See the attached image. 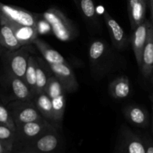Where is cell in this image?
Masks as SVG:
<instances>
[{
	"instance_id": "cell-4",
	"label": "cell",
	"mask_w": 153,
	"mask_h": 153,
	"mask_svg": "<svg viewBox=\"0 0 153 153\" xmlns=\"http://www.w3.org/2000/svg\"><path fill=\"white\" fill-rule=\"evenodd\" d=\"M52 130H59V125L46 119L27 123L16 127V140H20L27 143Z\"/></svg>"
},
{
	"instance_id": "cell-1",
	"label": "cell",
	"mask_w": 153,
	"mask_h": 153,
	"mask_svg": "<svg viewBox=\"0 0 153 153\" xmlns=\"http://www.w3.org/2000/svg\"><path fill=\"white\" fill-rule=\"evenodd\" d=\"M49 22L52 34L62 42L72 41L79 34V31L71 19H69L60 9L51 7L42 13Z\"/></svg>"
},
{
	"instance_id": "cell-27",
	"label": "cell",
	"mask_w": 153,
	"mask_h": 153,
	"mask_svg": "<svg viewBox=\"0 0 153 153\" xmlns=\"http://www.w3.org/2000/svg\"><path fill=\"white\" fill-rule=\"evenodd\" d=\"M16 139V131L6 126L0 124V140L14 145Z\"/></svg>"
},
{
	"instance_id": "cell-23",
	"label": "cell",
	"mask_w": 153,
	"mask_h": 153,
	"mask_svg": "<svg viewBox=\"0 0 153 153\" xmlns=\"http://www.w3.org/2000/svg\"><path fill=\"white\" fill-rule=\"evenodd\" d=\"M24 81L28 85L31 92L35 96L36 82H37V57L30 55L28 66L25 71Z\"/></svg>"
},
{
	"instance_id": "cell-19",
	"label": "cell",
	"mask_w": 153,
	"mask_h": 153,
	"mask_svg": "<svg viewBox=\"0 0 153 153\" xmlns=\"http://www.w3.org/2000/svg\"><path fill=\"white\" fill-rule=\"evenodd\" d=\"M108 45L102 40H94L88 48V58L93 66L101 64L108 54Z\"/></svg>"
},
{
	"instance_id": "cell-18",
	"label": "cell",
	"mask_w": 153,
	"mask_h": 153,
	"mask_svg": "<svg viewBox=\"0 0 153 153\" xmlns=\"http://www.w3.org/2000/svg\"><path fill=\"white\" fill-rule=\"evenodd\" d=\"M53 75L50 67L43 58L37 57V82L36 94L44 92L49 78ZM35 94V95H36Z\"/></svg>"
},
{
	"instance_id": "cell-24",
	"label": "cell",
	"mask_w": 153,
	"mask_h": 153,
	"mask_svg": "<svg viewBox=\"0 0 153 153\" xmlns=\"http://www.w3.org/2000/svg\"><path fill=\"white\" fill-rule=\"evenodd\" d=\"M53 109L54 121L59 125L64 118L66 108V94H61L55 98L51 99Z\"/></svg>"
},
{
	"instance_id": "cell-9",
	"label": "cell",
	"mask_w": 153,
	"mask_h": 153,
	"mask_svg": "<svg viewBox=\"0 0 153 153\" xmlns=\"http://www.w3.org/2000/svg\"><path fill=\"white\" fill-rule=\"evenodd\" d=\"M49 65L52 70V73L62 84L67 94H71L77 91L79 88V83L73 69L68 63Z\"/></svg>"
},
{
	"instance_id": "cell-28",
	"label": "cell",
	"mask_w": 153,
	"mask_h": 153,
	"mask_svg": "<svg viewBox=\"0 0 153 153\" xmlns=\"http://www.w3.org/2000/svg\"><path fill=\"white\" fill-rule=\"evenodd\" d=\"M36 28L37 30L38 34L45 35V34H52V30L49 22L45 19L43 15L37 13V21H36Z\"/></svg>"
},
{
	"instance_id": "cell-36",
	"label": "cell",
	"mask_w": 153,
	"mask_h": 153,
	"mask_svg": "<svg viewBox=\"0 0 153 153\" xmlns=\"http://www.w3.org/2000/svg\"><path fill=\"white\" fill-rule=\"evenodd\" d=\"M150 100H151V102H152V104H153V94L150 97Z\"/></svg>"
},
{
	"instance_id": "cell-8",
	"label": "cell",
	"mask_w": 153,
	"mask_h": 153,
	"mask_svg": "<svg viewBox=\"0 0 153 153\" xmlns=\"http://www.w3.org/2000/svg\"><path fill=\"white\" fill-rule=\"evenodd\" d=\"M152 25L151 21L146 19L143 23L138 25L135 29L132 30V34L131 36V44L135 57L136 62L139 68L141 67L143 51L147 40L149 31Z\"/></svg>"
},
{
	"instance_id": "cell-33",
	"label": "cell",
	"mask_w": 153,
	"mask_h": 153,
	"mask_svg": "<svg viewBox=\"0 0 153 153\" xmlns=\"http://www.w3.org/2000/svg\"><path fill=\"white\" fill-rule=\"evenodd\" d=\"M152 131H153V105L152 107Z\"/></svg>"
},
{
	"instance_id": "cell-12",
	"label": "cell",
	"mask_w": 153,
	"mask_h": 153,
	"mask_svg": "<svg viewBox=\"0 0 153 153\" xmlns=\"http://www.w3.org/2000/svg\"><path fill=\"white\" fill-rule=\"evenodd\" d=\"M126 119L135 126L146 128L149 123V115L144 108L137 105H128L123 109Z\"/></svg>"
},
{
	"instance_id": "cell-10",
	"label": "cell",
	"mask_w": 153,
	"mask_h": 153,
	"mask_svg": "<svg viewBox=\"0 0 153 153\" xmlns=\"http://www.w3.org/2000/svg\"><path fill=\"white\" fill-rule=\"evenodd\" d=\"M103 18L114 46L119 50L125 49L128 44V37L123 28L108 11L105 12Z\"/></svg>"
},
{
	"instance_id": "cell-13",
	"label": "cell",
	"mask_w": 153,
	"mask_h": 153,
	"mask_svg": "<svg viewBox=\"0 0 153 153\" xmlns=\"http://www.w3.org/2000/svg\"><path fill=\"white\" fill-rule=\"evenodd\" d=\"M131 91V82L126 76L116 78L108 85L109 94L115 100H122L128 98Z\"/></svg>"
},
{
	"instance_id": "cell-29",
	"label": "cell",
	"mask_w": 153,
	"mask_h": 153,
	"mask_svg": "<svg viewBox=\"0 0 153 153\" xmlns=\"http://www.w3.org/2000/svg\"><path fill=\"white\" fill-rule=\"evenodd\" d=\"M14 145L0 140V153H11Z\"/></svg>"
},
{
	"instance_id": "cell-22",
	"label": "cell",
	"mask_w": 153,
	"mask_h": 153,
	"mask_svg": "<svg viewBox=\"0 0 153 153\" xmlns=\"http://www.w3.org/2000/svg\"><path fill=\"white\" fill-rule=\"evenodd\" d=\"M78 10L88 22L94 25L98 24L96 4L94 0H73Z\"/></svg>"
},
{
	"instance_id": "cell-30",
	"label": "cell",
	"mask_w": 153,
	"mask_h": 153,
	"mask_svg": "<svg viewBox=\"0 0 153 153\" xmlns=\"http://www.w3.org/2000/svg\"><path fill=\"white\" fill-rule=\"evenodd\" d=\"M145 144H146V153H153V141L149 138L144 139Z\"/></svg>"
},
{
	"instance_id": "cell-14",
	"label": "cell",
	"mask_w": 153,
	"mask_h": 153,
	"mask_svg": "<svg viewBox=\"0 0 153 153\" xmlns=\"http://www.w3.org/2000/svg\"><path fill=\"white\" fill-rule=\"evenodd\" d=\"M145 78H149L153 70V25L149 31L146 43L142 55L141 67L140 68Z\"/></svg>"
},
{
	"instance_id": "cell-26",
	"label": "cell",
	"mask_w": 153,
	"mask_h": 153,
	"mask_svg": "<svg viewBox=\"0 0 153 153\" xmlns=\"http://www.w3.org/2000/svg\"><path fill=\"white\" fill-rule=\"evenodd\" d=\"M0 124L9 127L13 131H16V126L13 121L10 111L7 107L0 103Z\"/></svg>"
},
{
	"instance_id": "cell-31",
	"label": "cell",
	"mask_w": 153,
	"mask_h": 153,
	"mask_svg": "<svg viewBox=\"0 0 153 153\" xmlns=\"http://www.w3.org/2000/svg\"><path fill=\"white\" fill-rule=\"evenodd\" d=\"M149 6L150 9V16H151V22L153 25V0H149Z\"/></svg>"
},
{
	"instance_id": "cell-11",
	"label": "cell",
	"mask_w": 153,
	"mask_h": 153,
	"mask_svg": "<svg viewBox=\"0 0 153 153\" xmlns=\"http://www.w3.org/2000/svg\"><path fill=\"white\" fill-rule=\"evenodd\" d=\"M0 22H5L13 29L18 41L22 46L32 44L36 39L38 38L39 34L35 26L20 25L2 17H0Z\"/></svg>"
},
{
	"instance_id": "cell-3",
	"label": "cell",
	"mask_w": 153,
	"mask_h": 153,
	"mask_svg": "<svg viewBox=\"0 0 153 153\" xmlns=\"http://www.w3.org/2000/svg\"><path fill=\"white\" fill-rule=\"evenodd\" d=\"M7 108L16 127L27 123L44 120L32 101L15 100L9 104Z\"/></svg>"
},
{
	"instance_id": "cell-20",
	"label": "cell",
	"mask_w": 153,
	"mask_h": 153,
	"mask_svg": "<svg viewBox=\"0 0 153 153\" xmlns=\"http://www.w3.org/2000/svg\"><path fill=\"white\" fill-rule=\"evenodd\" d=\"M148 3V0H138L132 7L128 9L131 30L135 29L146 19V11Z\"/></svg>"
},
{
	"instance_id": "cell-2",
	"label": "cell",
	"mask_w": 153,
	"mask_h": 153,
	"mask_svg": "<svg viewBox=\"0 0 153 153\" xmlns=\"http://www.w3.org/2000/svg\"><path fill=\"white\" fill-rule=\"evenodd\" d=\"M30 45L16 50H7L3 57L4 67L7 76L24 79L30 57Z\"/></svg>"
},
{
	"instance_id": "cell-32",
	"label": "cell",
	"mask_w": 153,
	"mask_h": 153,
	"mask_svg": "<svg viewBox=\"0 0 153 153\" xmlns=\"http://www.w3.org/2000/svg\"><path fill=\"white\" fill-rule=\"evenodd\" d=\"M138 0H127V9L132 7L135 3H137Z\"/></svg>"
},
{
	"instance_id": "cell-5",
	"label": "cell",
	"mask_w": 153,
	"mask_h": 153,
	"mask_svg": "<svg viewBox=\"0 0 153 153\" xmlns=\"http://www.w3.org/2000/svg\"><path fill=\"white\" fill-rule=\"evenodd\" d=\"M117 152L119 153H146L144 139L126 126H123L118 137Z\"/></svg>"
},
{
	"instance_id": "cell-34",
	"label": "cell",
	"mask_w": 153,
	"mask_h": 153,
	"mask_svg": "<svg viewBox=\"0 0 153 153\" xmlns=\"http://www.w3.org/2000/svg\"><path fill=\"white\" fill-rule=\"evenodd\" d=\"M2 46H1V45H0V56H1V52H2Z\"/></svg>"
},
{
	"instance_id": "cell-16",
	"label": "cell",
	"mask_w": 153,
	"mask_h": 153,
	"mask_svg": "<svg viewBox=\"0 0 153 153\" xmlns=\"http://www.w3.org/2000/svg\"><path fill=\"white\" fill-rule=\"evenodd\" d=\"M33 44H34V46L37 47L43 56V59L49 64H58L67 62L65 58L59 52L53 49L41 39L37 38Z\"/></svg>"
},
{
	"instance_id": "cell-38",
	"label": "cell",
	"mask_w": 153,
	"mask_h": 153,
	"mask_svg": "<svg viewBox=\"0 0 153 153\" xmlns=\"http://www.w3.org/2000/svg\"><path fill=\"white\" fill-rule=\"evenodd\" d=\"M0 5H1V2H0Z\"/></svg>"
},
{
	"instance_id": "cell-6",
	"label": "cell",
	"mask_w": 153,
	"mask_h": 153,
	"mask_svg": "<svg viewBox=\"0 0 153 153\" xmlns=\"http://www.w3.org/2000/svg\"><path fill=\"white\" fill-rule=\"evenodd\" d=\"M59 130L47 131L26 143V150L35 153H55L61 145Z\"/></svg>"
},
{
	"instance_id": "cell-7",
	"label": "cell",
	"mask_w": 153,
	"mask_h": 153,
	"mask_svg": "<svg viewBox=\"0 0 153 153\" xmlns=\"http://www.w3.org/2000/svg\"><path fill=\"white\" fill-rule=\"evenodd\" d=\"M37 14L17 6L1 2L0 5V17L20 25L35 26Z\"/></svg>"
},
{
	"instance_id": "cell-15",
	"label": "cell",
	"mask_w": 153,
	"mask_h": 153,
	"mask_svg": "<svg viewBox=\"0 0 153 153\" xmlns=\"http://www.w3.org/2000/svg\"><path fill=\"white\" fill-rule=\"evenodd\" d=\"M10 88L16 100L19 101H32L34 94L24 79L14 76H7Z\"/></svg>"
},
{
	"instance_id": "cell-25",
	"label": "cell",
	"mask_w": 153,
	"mask_h": 153,
	"mask_svg": "<svg viewBox=\"0 0 153 153\" xmlns=\"http://www.w3.org/2000/svg\"><path fill=\"white\" fill-rule=\"evenodd\" d=\"M45 92L48 94V96L51 99L55 98L61 94H67L62 84L60 82V81L57 79V77L54 74L49 78Z\"/></svg>"
},
{
	"instance_id": "cell-37",
	"label": "cell",
	"mask_w": 153,
	"mask_h": 153,
	"mask_svg": "<svg viewBox=\"0 0 153 153\" xmlns=\"http://www.w3.org/2000/svg\"><path fill=\"white\" fill-rule=\"evenodd\" d=\"M114 153H119V152H117V151H116V152H115Z\"/></svg>"
},
{
	"instance_id": "cell-17",
	"label": "cell",
	"mask_w": 153,
	"mask_h": 153,
	"mask_svg": "<svg viewBox=\"0 0 153 153\" xmlns=\"http://www.w3.org/2000/svg\"><path fill=\"white\" fill-rule=\"evenodd\" d=\"M32 102L44 119L56 123L54 121L52 100L45 91L36 94L33 98Z\"/></svg>"
},
{
	"instance_id": "cell-21",
	"label": "cell",
	"mask_w": 153,
	"mask_h": 153,
	"mask_svg": "<svg viewBox=\"0 0 153 153\" xmlns=\"http://www.w3.org/2000/svg\"><path fill=\"white\" fill-rule=\"evenodd\" d=\"M0 45L10 51L22 47L13 29L5 22H0Z\"/></svg>"
},
{
	"instance_id": "cell-35",
	"label": "cell",
	"mask_w": 153,
	"mask_h": 153,
	"mask_svg": "<svg viewBox=\"0 0 153 153\" xmlns=\"http://www.w3.org/2000/svg\"><path fill=\"white\" fill-rule=\"evenodd\" d=\"M150 77L152 78V83H153V70H152V73H151V76H150Z\"/></svg>"
}]
</instances>
